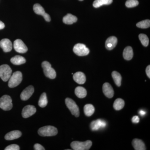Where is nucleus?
Instances as JSON below:
<instances>
[{
    "label": "nucleus",
    "instance_id": "obj_1",
    "mask_svg": "<svg viewBox=\"0 0 150 150\" xmlns=\"http://www.w3.org/2000/svg\"><path fill=\"white\" fill-rule=\"evenodd\" d=\"M38 134L42 137H52L57 135L58 130L53 126H45L39 129Z\"/></svg>",
    "mask_w": 150,
    "mask_h": 150
},
{
    "label": "nucleus",
    "instance_id": "obj_2",
    "mask_svg": "<svg viewBox=\"0 0 150 150\" xmlns=\"http://www.w3.org/2000/svg\"><path fill=\"white\" fill-rule=\"evenodd\" d=\"M92 145V142L89 140L85 142L75 141L71 143V146L74 150H88L91 147Z\"/></svg>",
    "mask_w": 150,
    "mask_h": 150
},
{
    "label": "nucleus",
    "instance_id": "obj_3",
    "mask_svg": "<svg viewBox=\"0 0 150 150\" xmlns=\"http://www.w3.org/2000/svg\"><path fill=\"white\" fill-rule=\"evenodd\" d=\"M22 74L20 71L15 72L11 76L8 80V86L11 88L19 85L22 81Z\"/></svg>",
    "mask_w": 150,
    "mask_h": 150
},
{
    "label": "nucleus",
    "instance_id": "obj_4",
    "mask_svg": "<svg viewBox=\"0 0 150 150\" xmlns=\"http://www.w3.org/2000/svg\"><path fill=\"white\" fill-rule=\"evenodd\" d=\"M42 67L44 74L47 77L51 79H54L56 77V71L51 67V65L48 62H43L42 63Z\"/></svg>",
    "mask_w": 150,
    "mask_h": 150
},
{
    "label": "nucleus",
    "instance_id": "obj_5",
    "mask_svg": "<svg viewBox=\"0 0 150 150\" xmlns=\"http://www.w3.org/2000/svg\"><path fill=\"white\" fill-rule=\"evenodd\" d=\"M65 103L72 115H74L76 117H78L79 116V108L73 100L68 98L65 100Z\"/></svg>",
    "mask_w": 150,
    "mask_h": 150
},
{
    "label": "nucleus",
    "instance_id": "obj_6",
    "mask_svg": "<svg viewBox=\"0 0 150 150\" xmlns=\"http://www.w3.org/2000/svg\"><path fill=\"white\" fill-rule=\"evenodd\" d=\"M12 100L11 97L5 95L0 98V108L4 110H9L13 107Z\"/></svg>",
    "mask_w": 150,
    "mask_h": 150
},
{
    "label": "nucleus",
    "instance_id": "obj_7",
    "mask_svg": "<svg viewBox=\"0 0 150 150\" xmlns=\"http://www.w3.org/2000/svg\"><path fill=\"white\" fill-rule=\"evenodd\" d=\"M11 74V69L8 65L4 64L0 66V78L4 81H8Z\"/></svg>",
    "mask_w": 150,
    "mask_h": 150
},
{
    "label": "nucleus",
    "instance_id": "obj_8",
    "mask_svg": "<svg viewBox=\"0 0 150 150\" xmlns=\"http://www.w3.org/2000/svg\"><path fill=\"white\" fill-rule=\"evenodd\" d=\"M73 51L79 56H87L89 53V50L86 45L82 43H77L74 46Z\"/></svg>",
    "mask_w": 150,
    "mask_h": 150
},
{
    "label": "nucleus",
    "instance_id": "obj_9",
    "mask_svg": "<svg viewBox=\"0 0 150 150\" xmlns=\"http://www.w3.org/2000/svg\"><path fill=\"white\" fill-rule=\"evenodd\" d=\"M33 9L35 13L42 16L46 21H51V19L50 16L48 14L45 12V11L43 7L39 4H35L33 6Z\"/></svg>",
    "mask_w": 150,
    "mask_h": 150
},
{
    "label": "nucleus",
    "instance_id": "obj_10",
    "mask_svg": "<svg viewBox=\"0 0 150 150\" xmlns=\"http://www.w3.org/2000/svg\"><path fill=\"white\" fill-rule=\"evenodd\" d=\"M13 47L15 51L19 53L24 54L28 51L27 46L21 39H17L15 40Z\"/></svg>",
    "mask_w": 150,
    "mask_h": 150
},
{
    "label": "nucleus",
    "instance_id": "obj_11",
    "mask_svg": "<svg viewBox=\"0 0 150 150\" xmlns=\"http://www.w3.org/2000/svg\"><path fill=\"white\" fill-rule=\"evenodd\" d=\"M107 123L105 121L99 119L93 121L91 123L90 127L91 130L96 131L99 129H104Z\"/></svg>",
    "mask_w": 150,
    "mask_h": 150
},
{
    "label": "nucleus",
    "instance_id": "obj_12",
    "mask_svg": "<svg viewBox=\"0 0 150 150\" xmlns=\"http://www.w3.org/2000/svg\"><path fill=\"white\" fill-rule=\"evenodd\" d=\"M36 111L35 106L32 105H28L23 108L22 112V115L24 118H28L35 114Z\"/></svg>",
    "mask_w": 150,
    "mask_h": 150
},
{
    "label": "nucleus",
    "instance_id": "obj_13",
    "mask_svg": "<svg viewBox=\"0 0 150 150\" xmlns=\"http://www.w3.org/2000/svg\"><path fill=\"white\" fill-rule=\"evenodd\" d=\"M34 92V87L32 86H29L26 88L21 94V98L22 100H26L29 99Z\"/></svg>",
    "mask_w": 150,
    "mask_h": 150
},
{
    "label": "nucleus",
    "instance_id": "obj_14",
    "mask_svg": "<svg viewBox=\"0 0 150 150\" xmlns=\"http://www.w3.org/2000/svg\"><path fill=\"white\" fill-rule=\"evenodd\" d=\"M0 47L4 52H10L12 49V43L9 39L5 38L0 41Z\"/></svg>",
    "mask_w": 150,
    "mask_h": 150
},
{
    "label": "nucleus",
    "instance_id": "obj_15",
    "mask_svg": "<svg viewBox=\"0 0 150 150\" xmlns=\"http://www.w3.org/2000/svg\"><path fill=\"white\" fill-rule=\"evenodd\" d=\"M103 91L105 95L108 98H112L114 96V90L110 84L108 83H105L103 84Z\"/></svg>",
    "mask_w": 150,
    "mask_h": 150
},
{
    "label": "nucleus",
    "instance_id": "obj_16",
    "mask_svg": "<svg viewBox=\"0 0 150 150\" xmlns=\"http://www.w3.org/2000/svg\"><path fill=\"white\" fill-rule=\"evenodd\" d=\"M117 42H118L117 38L115 36H111L109 37L105 42V47L108 50H112L117 45Z\"/></svg>",
    "mask_w": 150,
    "mask_h": 150
},
{
    "label": "nucleus",
    "instance_id": "obj_17",
    "mask_svg": "<svg viewBox=\"0 0 150 150\" xmlns=\"http://www.w3.org/2000/svg\"><path fill=\"white\" fill-rule=\"evenodd\" d=\"M73 79L75 81L79 84H83L86 82L85 75L82 72H77L74 74Z\"/></svg>",
    "mask_w": 150,
    "mask_h": 150
},
{
    "label": "nucleus",
    "instance_id": "obj_18",
    "mask_svg": "<svg viewBox=\"0 0 150 150\" xmlns=\"http://www.w3.org/2000/svg\"><path fill=\"white\" fill-rule=\"evenodd\" d=\"M21 133L20 131L15 130L11 131L6 134L5 136V139L8 141L16 139L21 137Z\"/></svg>",
    "mask_w": 150,
    "mask_h": 150
},
{
    "label": "nucleus",
    "instance_id": "obj_19",
    "mask_svg": "<svg viewBox=\"0 0 150 150\" xmlns=\"http://www.w3.org/2000/svg\"><path fill=\"white\" fill-rule=\"evenodd\" d=\"M132 145L134 149L136 150H146V146L144 142L142 140L135 139L132 142Z\"/></svg>",
    "mask_w": 150,
    "mask_h": 150
},
{
    "label": "nucleus",
    "instance_id": "obj_20",
    "mask_svg": "<svg viewBox=\"0 0 150 150\" xmlns=\"http://www.w3.org/2000/svg\"><path fill=\"white\" fill-rule=\"evenodd\" d=\"M77 20L76 17L69 13L63 18V21L65 24L70 25L76 22Z\"/></svg>",
    "mask_w": 150,
    "mask_h": 150
},
{
    "label": "nucleus",
    "instance_id": "obj_21",
    "mask_svg": "<svg viewBox=\"0 0 150 150\" xmlns=\"http://www.w3.org/2000/svg\"><path fill=\"white\" fill-rule=\"evenodd\" d=\"M134 56L133 49L131 46H127L124 49L123 52L124 59L127 61L131 60Z\"/></svg>",
    "mask_w": 150,
    "mask_h": 150
},
{
    "label": "nucleus",
    "instance_id": "obj_22",
    "mask_svg": "<svg viewBox=\"0 0 150 150\" xmlns=\"http://www.w3.org/2000/svg\"><path fill=\"white\" fill-rule=\"evenodd\" d=\"M76 95L80 98H83L87 95V91L85 88L81 86H78L75 90Z\"/></svg>",
    "mask_w": 150,
    "mask_h": 150
},
{
    "label": "nucleus",
    "instance_id": "obj_23",
    "mask_svg": "<svg viewBox=\"0 0 150 150\" xmlns=\"http://www.w3.org/2000/svg\"><path fill=\"white\" fill-rule=\"evenodd\" d=\"M11 62L14 65H20L25 64L26 60L23 56H16L11 59Z\"/></svg>",
    "mask_w": 150,
    "mask_h": 150
},
{
    "label": "nucleus",
    "instance_id": "obj_24",
    "mask_svg": "<svg viewBox=\"0 0 150 150\" xmlns=\"http://www.w3.org/2000/svg\"><path fill=\"white\" fill-rule=\"evenodd\" d=\"M112 2V0H95L93 3V6L97 8L101 6L110 4Z\"/></svg>",
    "mask_w": 150,
    "mask_h": 150
},
{
    "label": "nucleus",
    "instance_id": "obj_25",
    "mask_svg": "<svg viewBox=\"0 0 150 150\" xmlns=\"http://www.w3.org/2000/svg\"><path fill=\"white\" fill-rule=\"evenodd\" d=\"M84 112L86 116H91L95 112V108L93 105L86 104L84 107Z\"/></svg>",
    "mask_w": 150,
    "mask_h": 150
},
{
    "label": "nucleus",
    "instance_id": "obj_26",
    "mask_svg": "<svg viewBox=\"0 0 150 150\" xmlns=\"http://www.w3.org/2000/svg\"><path fill=\"white\" fill-rule=\"evenodd\" d=\"M111 75L115 84L118 87L120 86L122 80V77L121 74L116 71H113Z\"/></svg>",
    "mask_w": 150,
    "mask_h": 150
},
{
    "label": "nucleus",
    "instance_id": "obj_27",
    "mask_svg": "<svg viewBox=\"0 0 150 150\" xmlns=\"http://www.w3.org/2000/svg\"><path fill=\"white\" fill-rule=\"evenodd\" d=\"M125 105L124 100L121 98H118L116 99L113 103V108L116 110H119L122 109Z\"/></svg>",
    "mask_w": 150,
    "mask_h": 150
},
{
    "label": "nucleus",
    "instance_id": "obj_28",
    "mask_svg": "<svg viewBox=\"0 0 150 150\" xmlns=\"http://www.w3.org/2000/svg\"><path fill=\"white\" fill-rule=\"evenodd\" d=\"M48 104V100L47 96L45 93H43L40 96L39 101H38V105L41 108L46 107Z\"/></svg>",
    "mask_w": 150,
    "mask_h": 150
},
{
    "label": "nucleus",
    "instance_id": "obj_29",
    "mask_svg": "<svg viewBox=\"0 0 150 150\" xmlns=\"http://www.w3.org/2000/svg\"><path fill=\"white\" fill-rule=\"evenodd\" d=\"M137 27L141 28H147L150 26L149 20H145L138 23L137 24Z\"/></svg>",
    "mask_w": 150,
    "mask_h": 150
},
{
    "label": "nucleus",
    "instance_id": "obj_30",
    "mask_svg": "<svg viewBox=\"0 0 150 150\" xmlns=\"http://www.w3.org/2000/svg\"><path fill=\"white\" fill-rule=\"evenodd\" d=\"M139 38L143 46L147 47L149 45V39L148 36L144 34H140L139 35Z\"/></svg>",
    "mask_w": 150,
    "mask_h": 150
},
{
    "label": "nucleus",
    "instance_id": "obj_31",
    "mask_svg": "<svg viewBox=\"0 0 150 150\" xmlns=\"http://www.w3.org/2000/svg\"><path fill=\"white\" fill-rule=\"evenodd\" d=\"M139 4V1L137 0H127L125 5L127 7L133 8L137 6Z\"/></svg>",
    "mask_w": 150,
    "mask_h": 150
},
{
    "label": "nucleus",
    "instance_id": "obj_32",
    "mask_svg": "<svg viewBox=\"0 0 150 150\" xmlns=\"http://www.w3.org/2000/svg\"><path fill=\"white\" fill-rule=\"evenodd\" d=\"M5 150H20L19 146L18 145L11 144L8 146L5 149Z\"/></svg>",
    "mask_w": 150,
    "mask_h": 150
},
{
    "label": "nucleus",
    "instance_id": "obj_33",
    "mask_svg": "<svg viewBox=\"0 0 150 150\" xmlns=\"http://www.w3.org/2000/svg\"><path fill=\"white\" fill-rule=\"evenodd\" d=\"M34 149L35 150H45V149L43 146H41L40 144H35L34 146Z\"/></svg>",
    "mask_w": 150,
    "mask_h": 150
},
{
    "label": "nucleus",
    "instance_id": "obj_34",
    "mask_svg": "<svg viewBox=\"0 0 150 150\" xmlns=\"http://www.w3.org/2000/svg\"><path fill=\"white\" fill-rule=\"evenodd\" d=\"M139 116H137V115L134 116L132 118V122L134 123H139Z\"/></svg>",
    "mask_w": 150,
    "mask_h": 150
},
{
    "label": "nucleus",
    "instance_id": "obj_35",
    "mask_svg": "<svg viewBox=\"0 0 150 150\" xmlns=\"http://www.w3.org/2000/svg\"><path fill=\"white\" fill-rule=\"evenodd\" d=\"M146 74L147 75L148 77L150 78V66L149 65L147 67L146 70Z\"/></svg>",
    "mask_w": 150,
    "mask_h": 150
},
{
    "label": "nucleus",
    "instance_id": "obj_36",
    "mask_svg": "<svg viewBox=\"0 0 150 150\" xmlns=\"http://www.w3.org/2000/svg\"><path fill=\"white\" fill-rule=\"evenodd\" d=\"M139 113L140 115H142V116H144V115H146V112L145 111L143 110H141L139 111Z\"/></svg>",
    "mask_w": 150,
    "mask_h": 150
},
{
    "label": "nucleus",
    "instance_id": "obj_37",
    "mask_svg": "<svg viewBox=\"0 0 150 150\" xmlns=\"http://www.w3.org/2000/svg\"><path fill=\"white\" fill-rule=\"evenodd\" d=\"M4 27L5 25L4 23L1 21H0V30L3 29V28H4Z\"/></svg>",
    "mask_w": 150,
    "mask_h": 150
},
{
    "label": "nucleus",
    "instance_id": "obj_38",
    "mask_svg": "<svg viewBox=\"0 0 150 150\" xmlns=\"http://www.w3.org/2000/svg\"><path fill=\"white\" fill-rule=\"evenodd\" d=\"M79 1H83V0H79Z\"/></svg>",
    "mask_w": 150,
    "mask_h": 150
}]
</instances>
